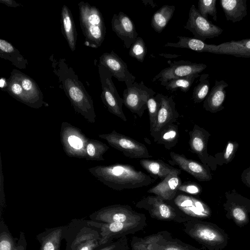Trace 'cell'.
<instances>
[{"label":"cell","instance_id":"obj_38","mask_svg":"<svg viewBox=\"0 0 250 250\" xmlns=\"http://www.w3.org/2000/svg\"><path fill=\"white\" fill-rule=\"evenodd\" d=\"M0 239V250H23L16 247L12 238L5 232L1 233Z\"/></svg>","mask_w":250,"mask_h":250},{"label":"cell","instance_id":"obj_45","mask_svg":"<svg viewBox=\"0 0 250 250\" xmlns=\"http://www.w3.org/2000/svg\"><path fill=\"white\" fill-rule=\"evenodd\" d=\"M244 179L247 185L250 187V170H248L247 173L245 174Z\"/></svg>","mask_w":250,"mask_h":250},{"label":"cell","instance_id":"obj_2","mask_svg":"<svg viewBox=\"0 0 250 250\" xmlns=\"http://www.w3.org/2000/svg\"><path fill=\"white\" fill-rule=\"evenodd\" d=\"M58 64L59 68L57 75L75 111L81 114L89 123H94L96 114L91 98L71 68H68L62 60Z\"/></svg>","mask_w":250,"mask_h":250},{"label":"cell","instance_id":"obj_46","mask_svg":"<svg viewBox=\"0 0 250 250\" xmlns=\"http://www.w3.org/2000/svg\"><path fill=\"white\" fill-rule=\"evenodd\" d=\"M115 248V246L113 245H110L108 247L103 248L100 250H114Z\"/></svg>","mask_w":250,"mask_h":250},{"label":"cell","instance_id":"obj_34","mask_svg":"<svg viewBox=\"0 0 250 250\" xmlns=\"http://www.w3.org/2000/svg\"><path fill=\"white\" fill-rule=\"evenodd\" d=\"M62 232L61 229L50 232L44 238L41 250H59Z\"/></svg>","mask_w":250,"mask_h":250},{"label":"cell","instance_id":"obj_15","mask_svg":"<svg viewBox=\"0 0 250 250\" xmlns=\"http://www.w3.org/2000/svg\"><path fill=\"white\" fill-rule=\"evenodd\" d=\"M139 217L128 207L114 205L105 208L99 211L96 219L106 223L116 222L137 224L140 220Z\"/></svg>","mask_w":250,"mask_h":250},{"label":"cell","instance_id":"obj_40","mask_svg":"<svg viewBox=\"0 0 250 250\" xmlns=\"http://www.w3.org/2000/svg\"><path fill=\"white\" fill-rule=\"evenodd\" d=\"M201 189L199 185L192 182L184 183L178 188V190L190 194H197L201 192Z\"/></svg>","mask_w":250,"mask_h":250},{"label":"cell","instance_id":"obj_30","mask_svg":"<svg viewBox=\"0 0 250 250\" xmlns=\"http://www.w3.org/2000/svg\"><path fill=\"white\" fill-rule=\"evenodd\" d=\"M109 147L105 144L95 139H90L86 147V160L103 161L104 154Z\"/></svg>","mask_w":250,"mask_h":250},{"label":"cell","instance_id":"obj_6","mask_svg":"<svg viewBox=\"0 0 250 250\" xmlns=\"http://www.w3.org/2000/svg\"><path fill=\"white\" fill-rule=\"evenodd\" d=\"M99 137L129 158L143 159L152 157L144 144L115 130L110 133L100 134Z\"/></svg>","mask_w":250,"mask_h":250},{"label":"cell","instance_id":"obj_18","mask_svg":"<svg viewBox=\"0 0 250 250\" xmlns=\"http://www.w3.org/2000/svg\"><path fill=\"white\" fill-rule=\"evenodd\" d=\"M209 135L207 131L197 125L189 132L190 150L204 164L208 158L207 144Z\"/></svg>","mask_w":250,"mask_h":250},{"label":"cell","instance_id":"obj_12","mask_svg":"<svg viewBox=\"0 0 250 250\" xmlns=\"http://www.w3.org/2000/svg\"><path fill=\"white\" fill-rule=\"evenodd\" d=\"M99 64L107 68L118 81L124 82L127 87L135 82L136 77L129 72L127 64L113 51L103 54Z\"/></svg>","mask_w":250,"mask_h":250},{"label":"cell","instance_id":"obj_31","mask_svg":"<svg viewBox=\"0 0 250 250\" xmlns=\"http://www.w3.org/2000/svg\"><path fill=\"white\" fill-rule=\"evenodd\" d=\"M208 74H203L200 76L199 83L193 89L192 99L194 103H200L205 100L209 90Z\"/></svg>","mask_w":250,"mask_h":250},{"label":"cell","instance_id":"obj_9","mask_svg":"<svg viewBox=\"0 0 250 250\" xmlns=\"http://www.w3.org/2000/svg\"><path fill=\"white\" fill-rule=\"evenodd\" d=\"M154 92L145 85L144 82H134L123 91L124 104L132 113L141 117L146 109L150 95Z\"/></svg>","mask_w":250,"mask_h":250},{"label":"cell","instance_id":"obj_37","mask_svg":"<svg viewBox=\"0 0 250 250\" xmlns=\"http://www.w3.org/2000/svg\"><path fill=\"white\" fill-rule=\"evenodd\" d=\"M193 235L205 241H212L217 238L216 233L213 230L205 227H198L194 229Z\"/></svg>","mask_w":250,"mask_h":250},{"label":"cell","instance_id":"obj_17","mask_svg":"<svg viewBox=\"0 0 250 250\" xmlns=\"http://www.w3.org/2000/svg\"><path fill=\"white\" fill-rule=\"evenodd\" d=\"M208 52L236 57L250 58V39L231 41L218 45L209 44Z\"/></svg>","mask_w":250,"mask_h":250},{"label":"cell","instance_id":"obj_43","mask_svg":"<svg viewBox=\"0 0 250 250\" xmlns=\"http://www.w3.org/2000/svg\"><path fill=\"white\" fill-rule=\"evenodd\" d=\"M163 250H187L182 247L175 246V245H170L167 247H165Z\"/></svg>","mask_w":250,"mask_h":250},{"label":"cell","instance_id":"obj_35","mask_svg":"<svg viewBox=\"0 0 250 250\" xmlns=\"http://www.w3.org/2000/svg\"><path fill=\"white\" fill-rule=\"evenodd\" d=\"M146 53L147 48L143 39L138 37L129 48V55L139 62H143Z\"/></svg>","mask_w":250,"mask_h":250},{"label":"cell","instance_id":"obj_3","mask_svg":"<svg viewBox=\"0 0 250 250\" xmlns=\"http://www.w3.org/2000/svg\"><path fill=\"white\" fill-rule=\"evenodd\" d=\"M79 7L80 25L86 44L93 48L100 47L106 34L102 14L96 7L83 1L79 3Z\"/></svg>","mask_w":250,"mask_h":250},{"label":"cell","instance_id":"obj_29","mask_svg":"<svg viewBox=\"0 0 250 250\" xmlns=\"http://www.w3.org/2000/svg\"><path fill=\"white\" fill-rule=\"evenodd\" d=\"M200 76L199 74H195L173 79L162 85L170 92L175 91L180 88L181 91L186 92L189 90L195 79Z\"/></svg>","mask_w":250,"mask_h":250},{"label":"cell","instance_id":"obj_5","mask_svg":"<svg viewBox=\"0 0 250 250\" xmlns=\"http://www.w3.org/2000/svg\"><path fill=\"white\" fill-rule=\"evenodd\" d=\"M98 66L102 84L101 97L103 103L111 113L126 122L127 118L123 110L124 100L120 96L113 83L111 73L100 64Z\"/></svg>","mask_w":250,"mask_h":250},{"label":"cell","instance_id":"obj_36","mask_svg":"<svg viewBox=\"0 0 250 250\" xmlns=\"http://www.w3.org/2000/svg\"><path fill=\"white\" fill-rule=\"evenodd\" d=\"M216 0H199L198 3V10L199 13L205 19L208 20V16L212 17L213 20H217Z\"/></svg>","mask_w":250,"mask_h":250},{"label":"cell","instance_id":"obj_8","mask_svg":"<svg viewBox=\"0 0 250 250\" xmlns=\"http://www.w3.org/2000/svg\"><path fill=\"white\" fill-rule=\"evenodd\" d=\"M184 28L190 31L194 38L204 42L220 36L223 30L204 18L195 5L190 8L188 18Z\"/></svg>","mask_w":250,"mask_h":250},{"label":"cell","instance_id":"obj_16","mask_svg":"<svg viewBox=\"0 0 250 250\" xmlns=\"http://www.w3.org/2000/svg\"><path fill=\"white\" fill-rule=\"evenodd\" d=\"M181 170L175 168L167 176L154 187L147 190L163 200H171L176 196L182 181L179 175Z\"/></svg>","mask_w":250,"mask_h":250},{"label":"cell","instance_id":"obj_28","mask_svg":"<svg viewBox=\"0 0 250 250\" xmlns=\"http://www.w3.org/2000/svg\"><path fill=\"white\" fill-rule=\"evenodd\" d=\"M136 225L132 223L116 222L103 224L101 226L102 238L99 242L100 244H104L112 236L133 228Z\"/></svg>","mask_w":250,"mask_h":250},{"label":"cell","instance_id":"obj_19","mask_svg":"<svg viewBox=\"0 0 250 250\" xmlns=\"http://www.w3.org/2000/svg\"><path fill=\"white\" fill-rule=\"evenodd\" d=\"M229 84L224 80L215 81L214 85L204 101L206 110L215 113L224 109L223 103L226 96L225 88Z\"/></svg>","mask_w":250,"mask_h":250},{"label":"cell","instance_id":"obj_27","mask_svg":"<svg viewBox=\"0 0 250 250\" xmlns=\"http://www.w3.org/2000/svg\"><path fill=\"white\" fill-rule=\"evenodd\" d=\"M179 137L178 127L176 125L172 124L162 130L156 143L164 145L167 149L170 150L176 146Z\"/></svg>","mask_w":250,"mask_h":250},{"label":"cell","instance_id":"obj_1","mask_svg":"<svg viewBox=\"0 0 250 250\" xmlns=\"http://www.w3.org/2000/svg\"><path fill=\"white\" fill-rule=\"evenodd\" d=\"M88 170L104 184L116 190L147 187L154 181L150 175L128 164L97 166Z\"/></svg>","mask_w":250,"mask_h":250},{"label":"cell","instance_id":"obj_42","mask_svg":"<svg viewBox=\"0 0 250 250\" xmlns=\"http://www.w3.org/2000/svg\"><path fill=\"white\" fill-rule=\"evenodd\" d=\"M234 217L238 221H243L246 218V214L244 210L239 208H235L232 211Z\"/></svg>","mask_w":250,"mask_h":250},{"label":"cell","instance_id":"obj_7","mask_svg":"<svg viewBox=\"0 0 250 250\" xmlns=\"http://www.w3.org/2000/svg\"><path fill=\"white\" fill-rule=\"evenodd\" d=\"M60 137L63 149L68 156L86 158V147L90 139L80 129L67 122H63Z\"/></svg>","mask_w":250,"mask_h":250},{"label":"cell","instance_id":"obj_10","mask_svg":"<svg viewBox=\"0 0 250 250\" xmlns=\"http://www.w3.org/2000/svg\"><path fill=\"white\" fill-rule=\"evenodd\" d=\"M169 66L162 69L152 79L154 82L158 80L162 85L168 81L192 74H199L207 65L202 63L193 62L188 61H168Z\"/></svg>","mask_w":250,"mask_h":250},{"label":"cell","instance_id":"obj_44","mask_svg":"<svg viewBox=\"0 0 250 250\" xmlns=\"http://www.w3.org/2000/svg\"><path fill=\"white\" fill-rule=\"evenodd\" d=\"M0 1L9 6L16 7L19 5V4L16 2L13 3L12 2H14V1L13 0H0Z\"/></svg>","mask_w":250,"mask_h":250},{"label":"cell","instance_id":"obj_32","mask_svg":"<svg viewBox=\"0 0 250 250\" xmlns=\"http://www.w3.org/2000/svg\"><path fill=\"white\" fill-rule=\"evenodd\" d=\"M97 238L93 234H85L77 238L72 245L75 250H93L98 245Z\"/></svg>","mask_w":250,"mask_h":250},{"label":"cell","instance_id":"obj_13","mask_svg":"<svg viewBox=\"0 0 250 250\" xmlns=\"http://www.w3.org/2000/svg\"><path fill=\"white\" fill-rule=\"evenodd\" d=\"M111 28L127 49L130 48L138 37L133 22L128 15L122 11L113 16Z\"/></svg>","mask_w":250,"mask_h":250},{"label":"cell","instance_id":"obj_11","mask_svg":"<svg viewBox=\"0 0 250 250\" xmlns=\"http://www.w3.org/2000/svg\"><path fill=\"white\" fill-rule=\"evenodd\" d=\"M179 116L172 97L161 94L160 107L155 124L150 129V135L153 138L155 142L157 141L162 130L167 126L174 124Z\"/></svg>","mask_w":250,"mask_h":250},{"label":"cell","instance_id":"obj_39","mask_svg":"<svg viewBox=\"0 0 250 250\" xmlns=\"http://www.w3.org/2000/svg\"><path fill=\"white\" fill-rule=\"evenodd\" d=\"M158 236H153L150 238L136 244L134 246L136 250H154V245L158 241Z\"/></svg>","mask_w":250,"mask_h":250},{"label":"cell","instance_id":"obj_26","mask_svg":"<svg viewBox=\"0 0 250 250\" xmlns=\"http://www.w3.org/2000/svg\"><path fill=\"white\" fill-rule=\"evenodd\" d=\"M0 56L1 58L10 61L16 67L24 68L26 67L27 61L10 43L0 40Z\"/></svg>","mask_w":250,"mask_h":250},{"label":"cell","instance_id":"obj_14","mask_svg":"<svg viewBox=\"0 0 250 250\" xmlns=\"http://www.w3.org/2000/svg\"><path fill=\"white\" fill-rule=\"evenodd\" d=\"M171 160L168 162L172 166H177L200 182L209 181L211 179L208 169L198 162L186 157L184 154L173 151L170 153Z\"/></svg>","mask_w":250,"mask_h":250},{"label":"cell","instance_id":"obj_24","mask_svg":"<svg viewBox=\"0 0 250 250\" xmlns=\"http://www.w3.org/2000/svg\"><path fill=\"white\" fill-rule=\"evenodd\" d=\"M174 202L181 210L189 215H201L205 210L203 204L191 196L179 194Z\"/></svg>","mask_w":250,"mask_h":250},{"label":"cell","instance_id":"obj_20","mask_svg":"<svg viewBox=\"0 0 250 250\" xmlns=\"http://www.w3.org/2000/svg\"><path fill=\"white\" fill-rule=\"evenodd\" d=\"M157 196H147L138 203L142 207L147 208L155 216L162 219L173 218L175 215L174 209Z\"/></svg>","mask_w":250,"mask_h":250},{"label":"cell","instance_id":"obj_21","mask_svg":"<svg viewBox=\"0 0 250 250\" xmlns=\"http://www.w3.org/2000/svg\"><path fill=\"white\" fill-rule=\"evenodd\" d=\"M220 3L227 21L234 23L247 15V0H220Z\"/></svg>","mask_w":250,"mask_h":250},{"label":"cell","instance_id":"obj_4","mask_svg":"<svg viewBox=\"0 0 250 250\" xmlns=\"http://www.w3.org/2000/svg\"><path fill=\"white\" fill-rule=\"evenodd\" d=\"M6 87L12 96L30 107L38 108L43 104L42 94L36 83L17 70L11 73Z\"/></svg>","mask_w":250,"mask_h":250},{"label":"cell","instance_id":"obj_41","mask_svg":"<svg viewBox=\"0 0 250 250\" xmlns=\"http://www.w3.org/2000/svg\"><path fill=\"white\" fill-rule=\"evenodd\" d=\"M237 147V144L235 143L229 142L227 144L224 155V159L227 163L232 159Z\"/></svg>","mask_w":250,"mask_h":250},{"label":"cell","instance_id":"obj_33","mask_svg":"<svg viewBox=\"0 0 250 250\" xmlns=\"http://www.w3.org/2000/svg\"><path fill=\"white\" fill-rule=\"evenodd\" d=\"M155 93L154 92L150 95L147 102L150 129L152 128L155 124L161 105V93L155 95Z\"/></svg>","mask_w":250,"mask_h":250},{"label":"cell","instance_id":"obj_22","mask_svg":"<svg viewBox=\"0 0 250 250\" xmlns=\"http://www.w3.org/2000/svg\"><path fill=\"white\" fill-rule=\"evenodd\" d=\"M61 18L62 33L70 49L74 51L76 48L77 34L71 11L65 5L62 7Z\"/></svg>","mask_w":250,"mask_h":250},{"label":"cell","instance_id":"obj_23","mask_svg":"<svg viewBox=\"0 0 250 250\" xmlns=\"http://www.w3.org/2000/svg\"><path fill=\"white\" fill-rule=\"evenodd\" d=\"M142 167L145 169L151 177L164 180L175 169L174 167L165 163L161 160H148L143 159L140 160Z\"/></svg>","mask_w":250,"mask_h":250},{"label":"cell","instance_id":"obj_25","mask_svg":"<svg viewBox=\"0 0 250 250\" xmlns=\"http://www.w3.org/2000/svg\"><path fill=\"white\" fill-rule=\"evenodd\" d=\"M175 10L174 5H164L152 15L151 26L158 33H161L165 28L172 18Z\"/></svg>","mask_w":250,"mask_h":250}]
</instances>
